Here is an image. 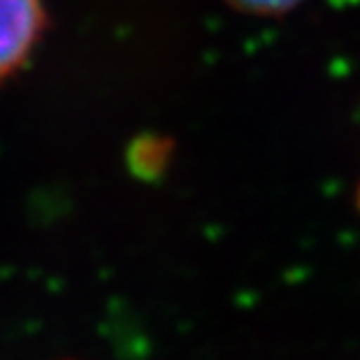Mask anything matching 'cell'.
I'll list each match as a JSON object with an SVG mask.
<instances>
[{"label":"cell","instance_id":"1","mask_svg":"<svg viewBox=\"0 0 360 360\" xmlns=\"http://www.w3.org/2000/svg\"><path fill=\"white\" fill-rule=\"evenodd\" d=\"M44 24L42 0H0V82L26 63Z\"/></svg>","mask_w":360,"mask_h":360},{"label":"cell","instance_id":"2","mask_svg":"<svg viewBox=\"0 0 360 360\" xmlns=\"http://www.w3.org/2000/svg\"><path fill=\"white\" fill-rule=\"evenodd\" d=\"M228 3L249 14H283L297 7L302 0H228Z\"/></svg>","mask_w":360,"mask_h":360}]
</instances>
